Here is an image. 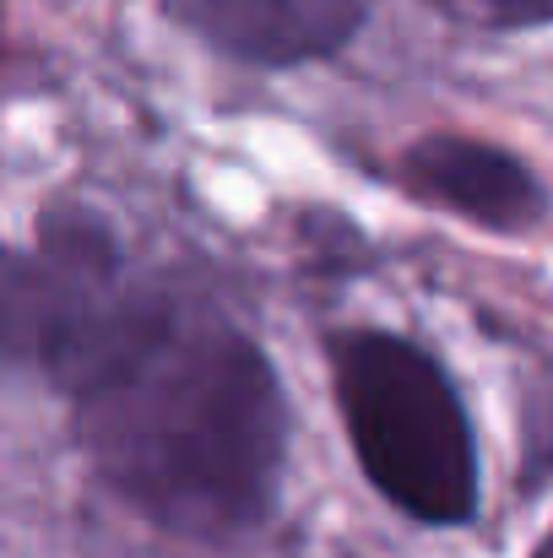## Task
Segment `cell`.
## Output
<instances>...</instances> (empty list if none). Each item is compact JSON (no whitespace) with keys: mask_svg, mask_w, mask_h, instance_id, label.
Masks as SVG:
<instances>
[{"mask_svg":"<svg viewBox=\"0 0 553 558\" xmlns=\"http://www.w3.org/2000/svg\"><path fill=\"white\" fill-rule=\"evenodd\" d=\"M450 22L467 27H489V33H527L543 27L553 11V0H434Z\"/></svg>","mask_w":553,"mask_h":558,"instance_id":"6","label":"cell"},{"mask_svg":"<svg viewBox=\"0 0 553 558\" xmlns=\"http://www.w3.org/2000/svg\"><path fill=\"white\" fill-rule=\"evenodd\" d=\"M60 390L98 477L164 532L228 543L272 515L288 401L266 353L212 304L125 288Z\"/></svg>","mask_w":553,"mask_h":558,"instance_id":"1","label":"cell"},{"mask_svg":"<svg viewBox=\"0 0 553 558\" xmlns=\"http://www.w3.org/2000/svg\"><path fill=\"white\" fill-rule=\"evenodd\" d=\"M401 185L429 206H445L494 233H527L543 222V180L516 158L472 136H429L401 158Z\"/></svg>","mask_w":553,"mask_h":558,"instance_id":"5","label":"cell"},{"mask_svg":"<svg viewBox=\"0 0 553 558\" xmlns=\"http://www.w3.org/2000/svg\"><path fill=\"white\" fill-rule=\"evenodd\" d=\"M120 293V250L87 211L49 217L33 250L0 244V369L60 385Z\"/></svg>","mask_w":553,"mask_h":558,"instance_id":"3","label":"cell"},{"mask_svg":"<svg viewBox=\"0 0 553 558\" xmlns=\"http://www.w3.org/2000/svg\"><path fill=\"white\" fill-rule=\"evenodd\" d=\"M337 401L364 477L412 521L461 526L478 515V439L445 369L385 331L337 348Z\"/></svg>","mask_w":553,"mask_h":558,"instance_id":"2","label":"cell"},{"mask_svg":"<svg viewBox=\"0 0 553 558\" xmlns=\"http://www.w3.org/2000/svg\"><path fill=\"white\" fill-rule=\"evenodd\" d=\"M164 11L228 60L304 65L364 27L369 0H164Z\"/></svg>","mask_w":553,"mask_h":558,"instance_id":"4","label":"cell"}]
</instances>
